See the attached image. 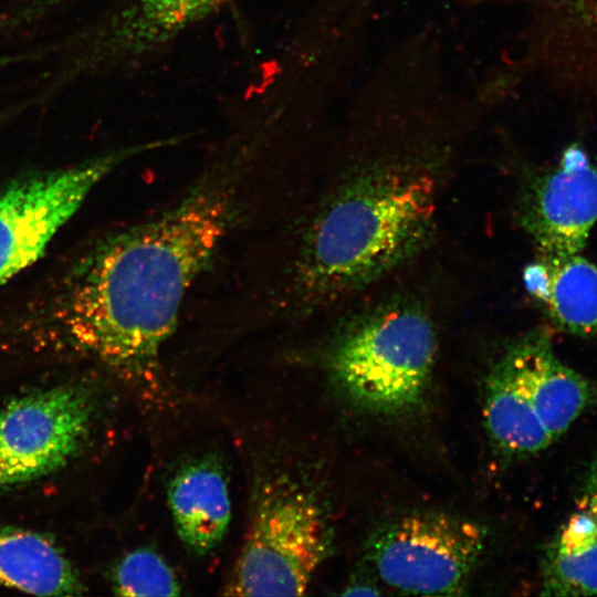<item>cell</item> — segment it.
Returning a JSON list of instances; mask_svg holds the SVG:
<instances>
[{"mask_svg":"<svg viewBox=\"0 0 597 597\" xmlns=\"http://www.w3.org/2000/svg\"><path fill=\"white\" fill-rule=\"evenodd\" d=\"M248 155L230 153L160 214L100 239L63 276L42 323L125 376L156 378L188 291L240 212Z\"/></svg>","mask_w":597,"mask_h":597,"instance_id":"obj_1","label":"cell"},{"mask_svg":"<svg viewBox=\"0 0 597 597\" xmlns=\"http://www.w3.org/2000/svg\"><path fill=\"white\" fill-rule=\"evenodd\" d=\"M433 210L426 175L384 171L353 184L306 233L290 296L310 306L371 281L416 250Z\"/></svg>","mask_w":597,"mask_h":597,"instance_id":"obj_2","label":"cell"},{"mask_svg":"<svg viewBox=\"0 0 597 597\" xmlns=\"http://www.w3.org/2000/svg\"><path fill=\"white\" fill-rule=\"evenodd\" d=\"M437 353L431 322L397 307L349 327L329 354L333 376L363 407L397 412L416 405L429 381Z\"/></svg>","mask_w":597,"mask_h":597,"instance_id":"obj_3","label":"cell"},{"mask_svg":"<svg viewBox=\"0 0 597 597\" xmlns=\"http://www.w3.org/2000/svg\"><path fill=\"white\" fill-rule=\"evenodd\" d=\"M327 537L312 495L283 475L256 492L249 531L226 595L300 596L325 557Z\"/></svg>","mask_w":597,"mask_h":597,"instance_id":"obj_4","label":"cell"},{"mask_svg":"<svg viewBox=\"0 0 597 597\" xmlns=\"http://www.w3.org/2000/svg\"><path fill=\"white\" fill-rule=\"evenodd\" d=\"M136 154L135 146L122 148L24 176L0 191V285L39 260L93 188Z\"/></svg>","mask_w":597,"mask_h":597,"instance_id":"obj_5","label":"cell"},{"mask_svg":"<svg viewBox=\"0 0 597 597\" xmlns=\"http://www.w3.org/2000/svg\"><path fill=\"white\" fill-rule=\"evenodd\" d=\"M485 533L441 513L407 515L375 538L371 559L387 586L413 595H460L480 558Z\"/></svg>","mask_w":597,"mask_h":597,"instance_id":"obj_6","label":"cell"},{"mask_svg":"<svg viewBox=\"0 0 597 597\" xmlns=\"http://www.w3.org/2000/svg\"><path fill=\"white\" fill-rule=\"evenodd\" d=\"M93 416L90 391L60 385L10 401L0 411V489L48 475L77 454Z\"/></svg>","mask_w":597,"mask_h":597,"instance_id":"obj_7","label":"cell"},{"mask_svg":"<svg viewBox=\"0 0 597 597\" xmlns=\"http://www.w3.org/2000/svg\"><path fill=\"white\" fill-rule=\"evenodd\" d=\"M524 224L549 258L578 254L597 222V164L578 146L534 182Z\"/></svg>","mask_w":597,"mask_h":597,"instance_id":"obj_8","label":"cell"},{"mask_svg":"<svg viewBox=\"0 0 597 597\" xmlns=\"http://www.w3.org/2000/svg\"><path fill=\"white\" fill-rule=\"evenodd\" d=\"M502 359L554 440L591 401L589 383L556 356L545 335L523 338Z\"/></svg>","mask_w":597,"mask_h":597,"instance_id":"obj_9","label":"cell"},{"mask_svg":"<svg viewBox=\"0 0 597 597\" xmlns=\"http://www.w3.org/2000/svg\"><path fill=\"white\" fill-rule=\"evenodd\" d=\"M168 500L178 535L191 551L206 554L220 544L231 502L219 467L207 461L184 467L170 482Z\"/></svg>","mask_w":597,"mask_h":597,"instance_id":"obj_10","label":"cell"},{"mask_svg":"<svg viewBox=\"0 0 597 597\" xmlns=\"http://www.w3.org/2000/svg\"><path fill=\"white\" fill-rule=\"evenodd\" d=\"M0 582L41 596H75L85 586L69 557L44 533L0 524Z\"/></svg>","mask_w":597,"mask_h":597,"instance_id":"obj_11","label":"cell"},{"mask_svg":"<svg viewBox=\"0 0 597 597\" xmlns=\"http://www.w3.org/2000/svg\"><path fill=\"white\" fill-rule=\"evenodd\" d=\"M484 419L490 437L507 454H535L554 441L503 359L486 381Z\"/></svg>","mask_w":597,"mask_h":597,"instance_id":"obj_12","label":"cell"},{"mask_svg":"<svg viewBox=\"0 0 597 597\" xmlns=\"http://www.w3.org/2000/svg\"><path fill=\"white\" fill-rule=\"evenodd\" d=\"M543 595H597V520L580 511L549 543L543 559Z\"/></svg>","mask_w":597,"mask_h":597,"instance_id":"obj_13","label":"cell"},{"mask_svg":"<svg viewBox=\"0 0 597 597\" xmlns=\"http://www.w3.org/2000/svg\"><path fill=\"white\" fill-rule=\"evenodd\" d=\"M545 262L548 277L538 302L565 332L597 337V266L579 253Z\"/></svg>","mask_w":597,"mask_h":597,"instance_id":"obj_14","label":"cell"},{"mask_svg":"<svg viewBox=\"0 0 597 597\" xmlns=\"http://www.w3.org/2000/svg\"><path fill=\"white\" fill-rule=\"evenodd\" d=\"M230 0H133L121 23L130 51L159 44L197 23Z\"/></svg>","mask_w":597,"mask_h":597,"instance_id":"obj_15","label":"cell"},{"mask_svg":"<svg viewBox=\"0 0 597 597\" xmlns=\"http://www.w3.org/2000/svg\"><path fill=\"white\" fill-rule=\"evenodd\" d=\"M112 587L121 596H176L178 580L168 564L146 548L123 556L111 574Z\"/></svg>","mask_w":597,"mask_h":597,"instance_id":"obj_16","label":"cell"},{"mask_svg":"<svg viewBox=\"0 0 597 597\" xmlns=\"http://www.w3.org/2000/svg\"><path fill=\"white\" fill-rule=\"evenodd\" d=\"M579 510L597 520V459L591 464L579 499Z\"/></svg>","mask_w":597,"mask_h":597,"instance_id":"obj_17","label":"cell"},{"mask_svg":"<svg viewBox=\"0 0 597 597\" xmlns=\"http://www.w3.org/2000/svg\"><path fill=\"white\" fill-rule=\"evenodd\" d=\"M344 595H359V596H363V595H378L379 591L375 590L374 587L369 586V585H365V584H359V585H353L350 587H348V590L344 591L343 593Z\"/></svg>","mask_w":597,"mask_h":597,"instance_id":"obj_18","label":"cell"}]
</instances>
